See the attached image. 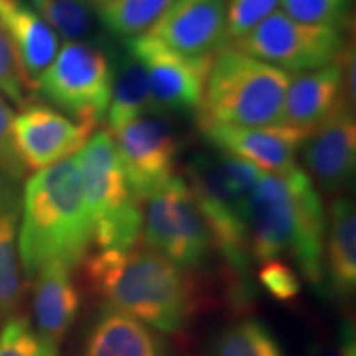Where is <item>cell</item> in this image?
Returning a JSON list of instances; mask_svg holds the SVG:
<instances>
[{"instance_id": "6da1fadb", "label": "cell", "mask_w": 356, "mask_h": 356, "mask_svg": "<svg viewBox=\"0 0 356 356\" xmlns=\"http://www.w3.org/2000/svg\"><path fill=\"white\" fill-rule=\"evenodd\" d=\"M92 293L167 335L188 330L210 307L213 289L149 248L95 249L83 262Z\"/></svg>"}, {"instance_id": "7a4b0ae2", "label": "cell", "mask_w": 356, "mask_h": 356, "mask_svg": "<svg viewBox=\"0 0 356 356\" xmlns=\"http://www.w3.org/2000/svg\"><path fill=\"white\" fill-rule=\"evenodd\" d=\"M325 228L322 197L304 168L262 173L249 203L248 243L252 262L291 261L318 296H327Z\"/></svg>"}, {"instance_id": "3957f363", "label": "cell", "mask_w": 356, "mask_h": 356, "mask_svg": "<svg viewBox=\"0 0 356 356\" xmlns=\"http://www.w3.org/2000/svg\"><path fill=\"white\" fill-rule=\"evenodd\" d=\"M92 251L78 154L38 170L22 191L20 264L32 280L50 262L76 269Z\"/></svg>"}, {"instance_id": "277c9868", "label": "cell", "mask_w": 356, "mask_h": 356, "mask_svg": "<svg viewBox=\"0 0 356 356\" xmlns=\"http://www.w3.org/2000/svg\"><path fill=\"white\" fill-rule=\"evenodd\" d=\"M261 175L252 163L218 150L195 154L185 167L184 178L221 259L222 286H256L248 216L252 190Z\"/></svg>"}, {"instance_id": "5b68a950", "label": "cell", "mask_w": 356, "mask_h": 356, "mask_svg": "<svg viewBox=\"0 0 356 356\" xmlns=\"http://www.w3.org/2000/svg\"><path fill=\"white\" fill-rule=\"evenodd\" d=\"M291 74L231 47L213 56L197 122L261 127L282 124Z\"/></svg>"}, {"instance_id": "8992f818", "label": "cell", "mask_w": 356, "mask_h": 356, "mask_svg": "<svg viewBox=\"0 0 356 356\" xmlns=\"http://www.w3.org/2000/svg\"><path fill=\"white\" fill-rule=\"evenodd\" d=\"M95 249H131L140 239V202L132 193L113 136L96 131L78 152Z\"/></svg>"}, {"instance_id": "52a82bcc", "label": "cell", "mask_w": 356, "mask_h": 356, "mask_svg": "<svg viewBox=\"0 0 356 356\" xmlns=\"http://www.w3.org/2000/svg\"><path fill=\"white\" fill-rule=\"evenodd\" d=\"M113 44L66 42L35 83V99L97 129L113 91Z\"/></svg>"}, {"instance_id": "ba28073f", "label": "cell", "mask_w": 356, "mask_h": 356, "mask_svg": "<svg viewBox=\"0 0 356 356\" xmlns=\"http://www.w3.org/2000/svg\"><path fill=\"white\" fill-rule=\"evenodd\" d=\"M140 239L145 248L190 273L208 266L215 252L210 231L181 175L140 202Z\"/></svg>"}, {"instance_id": "9c48e42d", "label": "cell", "mask_w": 356, "mask_h": 356, "mask_svg": "<svg viewBox=\"0 0 356 356\" xmlns=\"http://www.w3.org/2000/svg\"><path fill=\"white\" fill-rule=\"evenodd\" d=\"M346 38L343 30L302 24L277 8L228 47L292 76L333 63L343 50Z\"/></svg>"}, {"instance_id": "30bf717a", "label": "cell", "mask_w": 356, "mask_h": 356, "mask_svg": "<svg viewBox=\"0 0 356 356\" xmlns=\"http://www.w3.org/2000/svg\"><path fill=\"white\" fill-rule=\"evenodd\" d=\"M124 44L144 66L154 113L193 114L197 118L213 56L181 55L149 33L124 40Z\"/></svg>"}, {"instance_id": "8fae6325", "label": "cell", "mask_w": 356, "mask_h": 356, "mask_svg": "<svg viewBox=\"0 0 356 356\" xmlns=\"http://www.w3.org/2000/svg\"><path fill=\"white\" fill-rule=\"evenodd\" d=\"M111 136L132 193L139 202L177 177L181 145L165 114L149 113Z\"/></svg>"}, {"instance_id": "7c38bea8", "label": "cell", "mask_w": 356, "mask_h": 356, "mask_svg": "<svg viewBox=\"0 0 356 356\" xmlns=\"http://www.w3.org/2000/svg\"><path fill=\"white\" fill-rule=\"evenodd\" d=\"M299 154L304 172L318 191L341 195L350 190L356 170L355 106L341 101L328 118L307 132Z\"/></svg>"}, {"instance_id": "4fadbf2b", "label": "cell", "mask_w": 356, "mask_h": 356, "mask_svg": "<svg viewBox=\"0 0 356 356\" xmlns=\"http://www.w3.org/2000/svg\"><path fill=\"white\" fill-rule=\"evenodd\" d=\"M97 129L44 102H30L13 118V139L26 170H43L78 154Z\"/></svg>"}, {"instance_id": "5bb4252c", "label": "cell", "mask_w": 356, "mask_h": 356, "mask_svg": "<svg viewBox=\"0 0 356 356\" xmlns=\"http://www.w3.org/2000/svg\"><path fill=\"white\" fill-rule=\"evenodd\" d=\"M198 131L218 152L246 160L262 173H286L296 168V159L307 137L305 131L286 124L239 127L198 122Z\"/></svg>"}, {"instance_id": "9a60e30c", "label": "cell", "mask_w": 356, "mask_h": 356, "mask_svg": "<svg viewBox=\"0 0 356 356\" xmlns=\"http://www.w3.org/2000/svg\"><path fill=\"white\" fill-rule=\"evenodd\" d=\"M145 33L186 56H215L228 47L226 0H173Z\"/></svg>"}, {"instance_id": "2e32d148", "label": "cell", "mask_w": 356, "mask_h": 356, "mask_svg": "<svg viewBox=\"0 0 356 356\" xmlns=\"http://www.w3.org/2000/svg\"><path fill=\"white\" fill-rule=\"evenodd\" d=\"M76 356H172L160 332L126 312L101 304L88 320Z\"/></svg>"}, {"instance_id": "e0dca14e", "label": "cell", "mask_w": 356, "mask_h": 356, "mask_svg": "<svg viewBox=\"0 0 356 356\" xmlns=\"http://www.w3.org/2000/svg\"><path fill=\"white\" fill-rule=\"evenodd\" d=\"M73 270L63 262H50L32 279L37 332L58 346L68 335L81 307V292Z\"/></svg>"}, {"instance_id": "ac0fdd59", "label": "cell", "mask_w": 356, "mask_h": 356, "mask_svg": "<svg viewBox=\"0 0 356 356\" xmlns=\"http://www.w3.org/2000/svg\"><path fill=\"white\" fill-rule=\"evenodd\" d=\"M345 96L340 56L322 68L291 78L284 99L282 124L309 132L328 118Z\"/></svg>"}, {"instance_id": "d6986e66", "label": "cell", "mask_w": 356, "mask_h": 356, "mask_svg": "<svg viewBox=\"0 0 356 356\" xmlns=\"http://www.w3.org/2000/svg\"><path fill=\"white\" fill-rule=\"evenodd\" d=\"M22 191L20 178L0 172V322L17 317L24 302L19 252Z\"/></svg>"}, {"instance_id": "ffe728a7", "label": "cell", "mask_w": 356, "mask_h": 356, "mask_svg": "<svg viewBox=\"0 0 356 356\" xmlns=\"http://www.w3.org/2000/svg\"><path fill=\"white\" fill-rule=\"evenodd\" d=\"M323 262L327 293L348 304L356 289V208L346 195H337L328 207Z\"/></svg>"}, {"instance_id": "44dd1931", "label": "cell", "mask_w": 356, "mask_h": 356, "mask_svg": "<svg viewBox=\"0 0 356 356\" xmlns=\"http://www.w3.org/2000/svg\"><path fill=\"white\" fill-rule=\"evenodd\" d=\"M0 25L15 48L25 76L35 83L60 50L58 35L25 0H0Z\"/></svg>"}, {"instance_id": "7402d4cb", "label": "cell", "mask_w": 356, "mask_h": 356, "mask_svg": "<svg viewBox=\"0 0 356 356\" xmlns=\"http://www.w3.org/2000/svg\"><path fill=\"white\" fill-rule=\"evenodd\" d=\"M113 91L108 113H106V126L113 134L126 126L134 119L154 113L152 96H150L149 81L144 66L129 51L124 44L121 51L113 53Z\"/></svg>"}, {"instance_id": "603a6c76", "label": "cell", "mask_w": 356, "mask_h": 356, "mask_svg": "<svg viewBox=\"0 0 356 356\" xmlns=\"http://www.w3.org/2000/svg\"><path fill=\"white\" fill-rule=\"evenodd\" d=\"M58 37L68 42L106 43L95 6L88 0H29Z\"/></svg>"}, {"instance_id": "cb8c5ba5", "label": "cell", "mask_w": 356, "mask_h": 356, "mask_svg": "<svg viewBox=\"0 0 356 356\" xmlns=\"http://www.w3.org/2000/svg\"><path fill=\"white\" fill-rule=\"evenodd\" d=\"M173 0H95L99 22L108 35L129 40L145 33Z\"/></svg>"}, {"instance_id": "d4e9b609", "label": "cell", "mask_w": 356, "mask_h": 356, "mask_svg": "<svg viewBox=\"0 0 356 356\" xmlns=\"http://www.w3.org/2000/svg\"><path fill=\"white\" fill-rule=\"evenodd\" d=\"M210 356H286L274 332L257 318L226 325L210 345Z\"/></svg>"}, {"instance_id": "484cf974", "label": "cell", "mask_w": 356, "mask_h": 356, "mask_svg": "<svg viewBox=\"0 0 356 356\" xmlns=\"http://www.w3.org/2000/svg\"><path fill=\"white\" fill-rule=\"evenodd\" d=\"M280 10L302 24L348 30L350 0H280Z\"/></svg>"}, {"instance_id": "4316f807", "label": "cell", "mask_w": 356, "mask_h": 356, "mask_svg": "<svg viewBox=\"0 0 356 356\" xmlns=\"http://www.w3.org/2000/svg\"><path fill=\"white\" fill-rule=\"evenodd\" d=\"M0 356H60V346L51 343L20 315L3 322L0 330Z\"/></svg>"}, {"instance_id": "83f0119b", "label": "cell", "mask_w": 356, "mask_h": 356, "mask_svg": "<svg viewBox=\"0 0 356 356\" xmlns=\"http://www.w3.org/2000/svg\"><path fill=\"white\" fill-rule=\"evenodd\" d=\"M0 95L19 106L20 109L37 101L32 83L25 76L19 55L2 25H0Z\"/></svg>"}, {"instance_id": "f1b7e54d", "label": "cell", "mask_w": 356, "mask_h": 356, "mask_svg": "<svg viewBox=\"0 0 356 356\" xmlns=\"http://www.w3.org/2000/svg\"><path fill=\"white\" fill-rule=\"evenodd\" d=\"M256 277L259 286L280 304H292L302 292V277L296 267L286 261L275 259L259 264Z\"/></svg>"}, {"instance_id": "f546056e", "label": "cell", "mask_w": 356, "mask_h": 356, "mask_svg": "<svg viewBox=\"0 0 356 356\" xmlns=\"http://www.w3.org/2000/svg\"><path fill=\"white\" fill-rule=\"evenodd\" d=\"M280 0H226L228 43L248 33L279 8Z\"/></svg>"}, {"instance_id": "4dcf8cb0", "label": "cell", "mask_w": 356, "mask_h": 356, "mask_svg": "<svg viewBox=\"0 0 356 356\" xmlns=\"http://www.w3.org/2000/svg\"><path fill=\"white\" fill-rule=\"evenodd\" d=\"M13 111L0 95V172L24 180L26 167L22 162L13 139Z\"/></svg>"}, {"instance_id": "1f68e13d", "label": "cell", "mask_w": 356, "mask_h": 356, "mask_svg": "<svg viewBox=\"0 0 356 356\" xmlns=\"http://www.w3.org/2000/svg\"><path fill=\"white\" fill-rule=\"evenodd\" d=\"M309 356H356V330L353 320L346 318L338 323L330 338L314 341Z\"/></svg>"}, {"instance_id": "d6a6232c", "label": "cell", "mask_w": 356, "mask_h": 356, "mask_svg": "<svg viewBox=\"0 0 356 356\" xmlns=\"http://www.w3.org/2000/svg\"><path fill=\"white\" fill-rule=\"evenodd\" d=\"M88 2H91V3H92V6H95V0H88Z\"/></svg>"}]
</instances>
